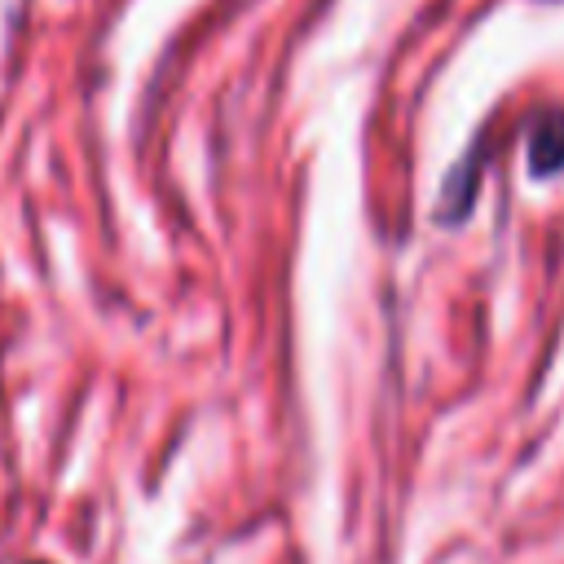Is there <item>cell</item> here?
I'll list each match as a JSON object with an SVG mask.
<instances>
[{"mask_svg":"<svg viewBox=\"0 0 564 564\" xmlns=\"http://www.w3.org/2000/svg\"><path fill=\"white\" fill-rule=\"evenodd\" d=\"M529 167L533 172H560L564 167V110H551L529 132Z\"/></svg>","mask_w":564,"mask_h":564,"instance_id":"cell-1","label":"cell"}]
</instances>
